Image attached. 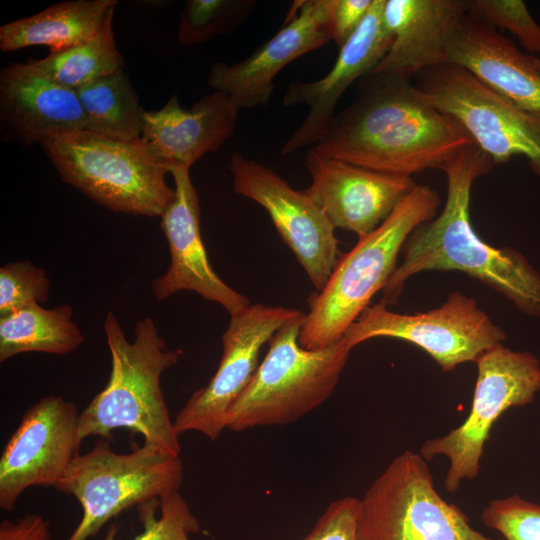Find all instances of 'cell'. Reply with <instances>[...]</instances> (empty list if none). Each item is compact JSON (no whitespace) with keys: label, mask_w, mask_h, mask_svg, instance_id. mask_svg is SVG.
I'll use <instances>...</instances> for the list:
<instances>
[{"label":"cell","mask_w":540,"mask_h":540,"mask_svg":"<svg viewBox=\"0 0 540 540\" xmlns=\"http://www.w3.org/2000/svg\"><path fill=\"white\" fill-rule=\"evenodd\" d=\"M352 102L310 147L322 156L366 169L411 176L443 170L474 142L412 82L370 73L357 83Z\"/></svg>","instance_id":"1"},{"label":"cell","mask_w":540,"mask_h":540,"mask_svg":"<svg viewBox=\"0 0 540 540\" xmlns=\"http://www.w3.org/2000/svg\"><path fill=\"white\" fill-rule=\"evenodd\" d=\"M491 158L475 143L465 147L442 171L447 199L438 216L408 236L402 262L387 281L381 299H399L405 283L424 271H460L504 295L522 312L540 317V274L518 251L496 248L475 232L470 220L474 181L489 173Z\"/></svg>","instance_id":"2"},{"label":"cell","mask_w":540,"mask_h":540,"mask_svg":"<svg viewBox=\"0 0 540 540\" xmlns=\"http://www.w3.org/2000/svg\"><path fill=\"white\" fill-rule=\"evenodd\" d=\"M104 331L111 354V372L105 388L79 415L78 434L111 440L112 431L127 428L180 456L175 432L160 386L161 375L174 366L180 350H170L150 317L135 326V338H126L116 316L108 312Z\"/></svg>","instance_id":"3"},{"label":"cell","mask_w":540,"mask_h":540,"mask_svg":"<svg viewBox=\"0 0 540 540\" xmlns=\"http://www.w3.org/2000/svg\"><path fill=\"white\" fill-rule=\"evenodd\" d=\"M439 205L434 189L417 184L381 226L359 237L339 257L324 288L309 298V313L299 335L303 348L322 349L343 337L396 270L408 236L432 220Z\"/></svg>","instance_id":"4"},{"label":"cell","mask_w":540,"mask_h":540,"mask_svg":"<svg viewBox=\"0 0 540 540\" xmlns=\"http://www.w3.org/2000/svg\"><path fill=\"white\" fill-rule=\"evenodd\" d=\"M40 145L63 182L113 212L161 217L174 198L168 170L141 138L76 130Z\"/></svg>","instance_id":"5"},{"label":"cell","mask_w":540,"mask_h":540,"mask_svg":"<svg viewBox=\"0 0 540 540\" xmlns=\"http://www.w3.org/2000/svg\"><path fill=\"white\" fill-rule=\"evenodd\" d=\"M306 314L283 325L233 405L227 428L243 431L285 425L311 412L333 393L352 348L341 338L318 350L299 344Z\"/></svg>","instance_id":"6"},{"label":"cell","mask_w":540,"mask_h":540,"mask_svg":"<svg viewBox=\"0 0 540 540\" xmlns=\"http://www.w3.org/2000/svg\"><path fill=\"white\" fill-rule=\"evenodd\" d=\"M183 481L180 456L152 443L130 453H116L100 438L77 455L56 489L74 496L82 518L67 540H87L123 511L179 492Z\"/></svg>","instance_id":"7"},{"label":"cell","mask_w":540,"mask_h":540,"mask_svg":"<svg viewBox=\"0 0 540 540\" xmlns=\"http://www.w3.org/2000/svg\"><path fill=\"white\" fill-rule=\"evenodd\" d=\"M358 540H493L436 491L425 459L395 457L359 499Z\"/></svg>","instance_id":"8"},{"label":"cell","mask_w":540,"mask_h":540,"mask_svg":"<svg viewBox=\"0 0 540 540\" xmlns=\"http://www.w3.org/2000/svg\"><path fill=\"white\" fill-rule=\"evenodd\" d=\"M477 379L467 418L443 437L427 440L420 449L425 460L449 459L444 485L450 492L480 471L483 449L492 426L509 408L534 401L540 390V362L531 353L499 344L475 361Z\"/></svg>","instance_id":"9"},{"label":"cell","mask_w":540,"mask_h":540,"mask_svg":"<svg viewBox=\"0 0 540 540\" xmlns=\"http://www.w3.org/2000/svg\"><path fill=\"white\" fill-rule=\"evenodd\" d=\"M414 83L453 118L493 164L524 157L540 177V113L499 95L465 68L446 63L417 74Z\"/></svg>","instance_id":"10"},{"label":"cell","mask_w":540,"mask_h":540,"mask_svg":"<svg viewBox=\"0 0 540 540\" xmlns=\"http://www.w3.org/2000/svg\"><path fill=\"white\" fill-rule=\"evenodd\" d=\"M376 337L414 344L443 371H451L462 363L475 362L485 351L503 344L506 333L473 298L453 291L441 306L415 314L390 311L380 300L362 312L342 339L353 348Z\"/></svg>","instance_id":"11"},{"label":"cell","mask_w":540,"mask_h":540,"mask_svg":"<svg viewBox=\"0 0 540 540\" xmlns=\"http://www.w3.org/2000/svg\"><path fill=\"white\" fill-rule=\"evenodd\" d=\"M302 312L281 306L250 304L231 315L222 335L220 363L209 382L196 390L173 421L175 432L188 431L216 440L227 428L229 413L258 367L262 346Z\"/></svg>","instance_id":"12"},{"label":"cell","mask_w":540,"mask_h":540,"mask_svg":"<svg viewBox=\"0 0 540 540\" xmlns=\"http://www.w3.org/2000/svg\"><path fill=\"white\" fill-rule=\"evenodd\" d=\"M233 190L262 206L318 292L338 259L335 227L305 192L292 188L271 168L239 152L230 155Z\"/></svg>","instance_id":"13"},{"label":"cell","mask_w":540,"mask_h":540,"mask_svg":"<svg viewBox=\"0 0 540 540\" xmlns=\"http://www.w3.org/2000/svg\"><path fill=\"white\" fill-rule=\"evenodd\" d=\"M76 406L61 396L42 397L30 406L0 457V507L10 512L32 486H52L79 455Z\"/></svg>","instance_id":"14"},{"label":"cell","mask_w":540,"mask_h":540,"mask_svg":"<svg viewBox=\"0 0 540 540\" xmlns=\"http://www.w3.org/2000/svg\"><path fill=\"white\" fill-rule=\"evenodd\" d=\"M331 0L294 1L283 26L247 58L210 68L207 83L238 110L266 106L278 73L297 58L332 40Z\"/></svg>","instance_id":"15"},{"label":"cell","mask_w":540,"mask_h":540,"mask_svg":"<svg viewBox=\"0 0 540 540\" xmlns=\"http://www.w3.org/2000/svg\"><path fill=\"white\" fill-rule=\"evenodd\" d=\"M384 4L385 0H373L365 19L339 49L334 65L324 77L294 81L287 87L283 105L287 108L305 105L308 113L282 146V155L315 145L333 120L341 96L384 58L393 41L383 20Z\"/></svg>","instance_id":"16"},{"label":"cell","mask_w":540,"mask_h":540,"mask_svg":"<svg viewBox=\"0 0 540 540\" xmlns=\"http://www.w3.org/2000/svg\"><path fill=\"white\" fill-rule=\"evenodd\" d=\"M305 166L311 184L304 191L335 228L367 235L393 213L416 187L411 176L382 173L320 155L309 148Z\"/></svg>","instance_id":"17"},{"label":"cell","mask_w":540,"mask_h":540,"mask_svg":"<svg viewBox=\"0 0 540 540\" xmlns=\"http://www.w3.org/2000/svg\"><path fill=\"white\" fill-rule=\"evenodd\" d=\"M168 172L174 180L175 194L161 215L160 225L168 242L170 265L153 281L154 296L161 301L179 291L190 290L234 315L250 302L222 281L210 265L201 237L199 198L190 168L172 167Z\"/></svg>","instance_id":"18"},{"label":"cell","mask_w":540,"mask_h":540,"mask_svg":"<svg viewBox=\"0 0 540 540\" xmlns=\"http://www.w3.org/2000/svg\"><path fill=\"white\" fill-rule=\"evenodd\" d=\"M0 123L4 140L25 146L87 125L76 91L17 62L0 70Z\"/></svg>","instance_id":"19"},{"label":"cell","mask_w":540,"mask_h":540,"mask_svg":"<svg viewBox=\"0 0 540 540\" xmlns=\"http://www.w3.org/2000/svg\"><path fill=\"white\" fill-rule=\"evenodd\" d=\"M469 8L466 0H385L383 20L393 41L371 73L412 79L446 64L449 44Z\"/></svg>","instance_id":"20"},{"label":"cell","mask_w":540,"mask_h":540,"mask_svg":"<svg viewBox=\"0 0 540 540\" xmlns=\"http://www.w3.org/2000/svg\"><path fill=\"white\" fill-rule=\"evenodd\" d=\"M447 63L465 68L517 106L540 113V58L520 51L470 11L449 44Z\"/></svg>","instance_id":"21"},{"label":"cell","mask_w":540,"mask_h":540,"mask_svg":"<svg viewBox=\"0 0 540 540\" xmlns=\"http://www.w3.org/2000/svg\"><path fill=\"white\" fill-rule=\"evenodd\" d=\"M238 112L219 91L205 95L189 109L173 95L161 109L145 110L141 139L167 170L190 168L232 136Z\"/></svg>","instance_id":"22"},{"label":"cell","mask_w":540,"mask_h":540,"mask_svg":"<svg viewBox=\"0 0 540 540\" xmlns=\"http://www.w3.org/2000/svg\"><path fill=\"white\" fill-rule=\"evenodd\" d=\"M117 0H73L55 3L29 17L0 27V49L12 52L47 46L58 53L91 40L102 28Z\"/></svg>","instance_id":"23"},{"label":"cell","mask_w":540,"mask_h":540,"mask_svg":"<svg viewBox=\"0 0 540 540\" xmlns=\"http://www.w3.org/2000/svg\"><path fill=\"white\" fill-rule=\"evenodd\" d=\"M69 304L52 309L35 304L0 316V362L26 352L65 355L85 340Z\"/></svg>","instance_id":"24"},{"label":"cell","mask_w":540,"mask_h":540,"mask_svg":"<svg viewBox=\"0 0 540 540\" xmlns=\"http://www.w3.org/2000/svg\"><path fill=\"white\" fill-rule=\"evenodd\" d=\"M86 129L125 141L141 138L145 110L124 69L76 90Z\"/></svg>","instance_id":"25"},{"label":"cell","mask_w":540,"mask_h":540,"mask_svg":"<svg viewBox=\"0 0 540 540\" xmlns=\"http://www.w3.org/2000/svg\"><path fill=\"white\" fill-rule=\"evenodd\" d=\"M113 16L114 10L91 40L27 63L58 85L74 91L124 69V59L117 49L112 28Z\"/></svg>","instance_id":"26"},{"label":"cell","mask_w":540,"mask_h":540,"mask_svg":"<svg viewBox=\"0 0 540 540\" xmlns=\"http://www.w3.org/2000/svg\"><path fill=\"white\" fill-rule=\"evenodd\" d=\"M255 1L188 0L180 13L177 39L182 45L205 43L235 29Z\"/></svg>","instance_id":"27"},{"label":"cell","mask_w":540,"mask_h":540,"mask_svg":"<svg viewBox=\"0 0 540 540\" xmlns=\"http://www.w3.org/2000/svg\"><path fill=\"white\" fill-rule=\"evenodd\" d=\"M143 531L133 540H190L200 530V523L179 492L161 501L137 506ZM119 526L112 523L104 540H115Z\"/></svg>","instance_id":"28"},{"label":"cell","mask_w":540,"mask_h":540,"mask_svg":"<svg viewBox=\"0 0 540 540\" xmlns=\"http://www.w3.org/2000/svg\"><path fill=\"white\" fill-rule=\"evenodd\" d=\"M49 290L50 279L44 268L29 261L5 264L0 268V316L45 303Z\"/></svg>","instance_id":"29"},{"label":"cell","mask_w":540,"mask_h":540,"mask_svg":"<svg viewBox=\"0 0 540 540\" xmlns=\"http://www.w3.org/2000/svg\"><path fill=\"white\" fill-rule=\"evenodd\" d=\"M469 11L497 30L510 32L528 53H540V25L523 1L472 0Z\"/></svg>","instance_id":"30"},{"label":"cell","mask_w":540,"mask_h":540,"mask_svg":"<svg viewBox=\"0 0 540 540\" xmlns=\"http://www.w3.org/2000/svg\"><path fill=\"white\" fill-rule=\"evenodd\" d=\"M481 518L506 540H540V505L519 495L492 500Z\"/></svg>","instance_id":"31"},{"label":"cell","mask_w":540,"mask_h":540,"mask_svg":"<svg viewBox=\"0 0 540 540\" xmlns=\"http://www.w3.org/2000/svg\"><path fill=\"white\" fill-rule=\"evenodd\" d=\"M358 506L352 496L330 503L303 540H358Z\"/></svg>","instance_id":"32"},{"label":"cell","mask_w":540,"mask_h":540,"mask_svg":"<svg viewBox=\"0 0 540 540\" xmlns=\"http://www.w3.org/2000/svg\"><path fill=\"white\" fill-rule=\"evenodd\" d=\"M373 0H331L332 40L340 49L359 28Z\"/></svg>","instance_id":"33"},{"label":"cell","mask_w":540,"mask_h":540,"mask_svg":"<svg viewBox=\"0 0 540 540\" xmlns=\"http://www.w3.org/2000/svg\"><path fill=\"white\" fill-rule=\"evenodd\" d=\"M0 540H51L49 521L38 514H27L16 521L3 520Z\"/></svg>","instance_id":"34"}]
</instances>
